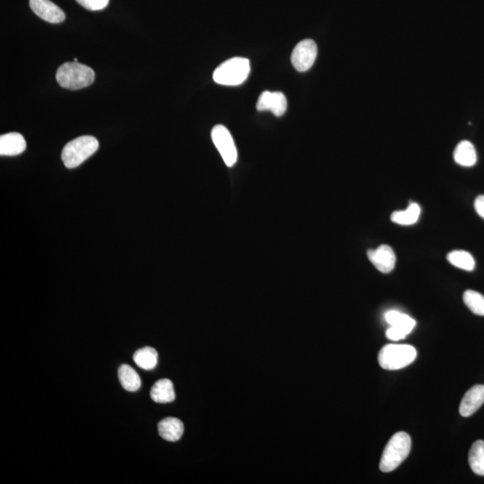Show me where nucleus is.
Here are the masks:
<instances>
[{
  "mask_svg": "<svg viewBox=\"0 0 484 484\" xmlns=\"http://www.w3.org/2000/svg\"><path fill=\"white\" fill-rule=\"evenodd\" d=\"M26 142L19 133H8L0 136V155L15 156L26 151Z\"/></svg>",
  "mask_w": 484,
  "mask_h": 484,
  "instance_id": "12",
  "label": "nucleus"
},
{
  "mask_svg": "<svg viewBox=\"0 0 484 484\" xmlns=\"http://www.w3.org/2000/svg\"><path fill=\"white\" fill-rule=\"evenodd\" d=\"M463 300L465 305L471 312L478 316H484V296L478 291L467 290L465 291Z\"/></svg>",
  "mask_w": 484,
  "mask_h": 484,
  "instance_id": "22",
  "label": "nucleus"
},
{
  "mask_svg": "<svg viewBox=\"0 0 484 484\" xmlns=\"http://www.w3.org/2000/svg\"><path fill=\"white\" fill-rule=\"evenodd\" d=\"M316 54H318V47L314 40H303L298 43L291 54V64L299 72H305L314 64Z\"/></svg>",
  "mask_w": 484,
  "mask_h": 484,
  "instance_id": "7",
  "label": "nucleus"
},
{
  "mask_svg": "<svg viewBox=\"0 0 484 484\" xmlns=\"http://www.w3.org/2000/svg\"><path fill=\"white\" fill-rule=\"evenodd\" d=\"M385 318L391 327H395L398 330H402L403 333L408 336L414 330L417 325V321L411 316L403 314V313L396 312V310H390L385 314Z\"/></svg>",
  "mask_w": 484,
  "mask_h": 484,
  "instance_id": "16",
  "label": "nucleus"
},
{
  "mask_svg": "<svg viewBox=\"0 0 484 484\" xmlns=\"http://www.w3.org/2000/svg\"><path fill=\"white\" fill-rule=\"evenodd\" d=\"M212 140L217 150L222 155L226 166L232 167L237 161L238 153L234 138L229 130L223 125H216L211 133Z\"/></svg>",
  "mask_w": 484,
  "mask_h": 484,
  "instance_id": "6",
  "label": "nucleus"
},
{
  "mask_svg": "<svg viewBox=\"0 0 484 484\" xmlns=\"http://www.w3.org/2000/svg\"><path fill=\"white\" fill-rule=\"evenodd\" d=\"M468 461L471 471L478 476H484V442L477 440L471 446Z\"/></svg>",
  "mask_w": 484,
  "mask_h": 484,
  "instance_id": "18",
  "label": "nucleus"
},
{
  "mask_svg": "<svg viewBox=\"0 0 484 484\" xmlns=\"http://www.w3.org/2000/svg\"><path fill=\"white\" fill-rule=\"evenodd\" d=\"M368 257L375 268L383 274H389L396 266V254L389 245H381L376 250L368 251Z\"/></svg>",
  "mask_w": 484,
  "mask_h": 484,
  "instance_id": "9",
  "label": "nucleus"
},
{
  "mask_svg": "<svg viewBox=\"0 0 484 484\" xmlns=\"http://www.w3.org/2000/svg\"><path fill=\"white\" fill-rule=\"evenodd\" d=\"M30 7L40 18L49 23L60 24L66 18L63 10L51 0H30Z\"/></svg>",
  "mask_w": 484,
  "mask_h": 484,
  "instance_id": "8",
  "label": "nucleus"
},
{
  "mask_svg": "<svg viewBox=\"0 0 484 484\" xmlns=\"http://www.w3.org/2000/svg\"><path fill=\"white\" fill-rule=\"evenodd\" d=\"M483 403L484 386L483 385H476V386L471 387L465 393L460 406H459V412L462 417H469L483 405Z\"/></svg>",
  "mask_w": 484,
  "mask_h": 484,
  "instance_id": "11",
  "label": "nucleus"
},
{
  "mask_svg": "<svg viewBox=\"0 0 484 484\" xmlns=\"http://www.w3.org/2000/svg\"><path fill=\"white\" fill-rule=\"evenodd\" d=\"M474 209L482 218L484 219V195H479L476 197V201H474Z\"/></svg>",
  "mask_w": 484,
  "mask_h": 484,
  "instance_id": "25",
  "label": "nucleus"
},
{
  "mask_svg": "<svg viewBox=\"0 0 484 484\" xmlns=\"http://www.w3.org/2000/svg\"><path fill=\"white\" fill-rule=\"evenodd\" d=\"M95 79V71L79 62H67L58 68L56 79L61 88L79 90L91 86Z\"/></svg>",
  "mask_w": 484,
  "mask_h": 484,
  "instance_id": "1",
  "label": "nucleus"
},
{
  "mask_svg": "<svg viewBox=\"0 0 484 484\" xmlns=\"http://www.w3.org/2000/svg\"><path fill=\"white\" fill-rule=\"evenodd\" d=\"M454 159L459 166L471 167L476 163L477 154L476 148L469 141L459 143L454 152Z\"/></svg>",
  "mask_w": 484,
  "mask_h": 484,
  "instance_id": "15",
  "label": "nucleus"
},
{
  "mask_svg": "<svg viewBox=\"0 0 484 484\" xmlns=\"http://www.w3.org/2000/svg\"><path fill=\"white\" fill-rule=\"evenodd\" d=\"M449 262L455 268L465 270V271H473L476 268V261L474 257L469 252L465 250H454L448 254Z\"/></svg>",
  "mask_w": 484,
  "mask_h": 484,
  "instance_id": "21",
  "label": "nucleus"
},
{
  "mask_svg": "<svg viewBox=\"0 0 484 484\" xmlns=\"http://www.w3.org/2000/svg\"><path fill=\"white\" fill-rule=\"evenodd\" d=\"M421 215V207L417 203L411 204L408 209L396 211L391 215V221L400 225H412L417 223Z\"/></svg>",
  "mask_w": 484,
  "mask_h": 484,
  "instance_id": "19",
  "label": "nucleus"
},
{
  "mask_svg": "<svg viewBox=\"0 0 484 484\" xmlns=\"http://www.w3.org/2000/svg\"><path fill=\"white\" fill-rule=\"evenodd\" d=\"M158 430L163 439L167 442H175L182 437L184 433V425L179 419L168 417L160 421L158 424Z\"/></svg>",
  "mask_w": 484,
  "mask_h": 484,
  "instance_id": "13",
  "label": "nucleus"
},
{
  "mask_svg": "<svg viewBox=\"0 0 484 484\" xmlns=\"http://www.w3.org/2000/svg\"><path fill=\"white\" fill-rule=\"evenodd\" d=\"M386 334L389 339L392 341H399L403 339L406 334L402 330L395 327H391L387 330Z\"/></svg>",
  "mask_w": 484,
  "mask_h": 484,
  "instance_id": "24",
  "label": "nucleus"
},
{
  "mask_svg": "<svg viewBox=\"0 0 484 484\" xmlns=\"http://www.w3.org/2000/svg\"><path fill=\"white\" fill-rule=\"evenodd\" d=\"M133 359L138 367L144 369V370L151 371L157 364L158 353L156 350L152 348V347H144V348L136 350Z\"/></svg>",
  "mask_w": 484,
  "mask_h": 484,
  "instance_id": "20",
  "label": "nucleus"
},
{
  "mask_svg": "<svg viewBox=\"0 0 484 484\" xmlns=\"http://www.w3.org/2000/svg\"><path fill=\"white\" fill-rule=\"evenodd\" d=\"M119 378L121 386L123 389L129 391V392H135L140 389L141 380L134 369L131 366L123 364L119 369Z\"/></svg>",
  "mask_w": 484,
  "mask_h": 484,
  "instance_id": "17",
  "label": "nucleus"
},
{
  "mask_svg": "<svg viewBox=\"0 0 484 484\" xmlns=\"http://www.w3.org/2000/svg\"><path fill=\"white\" fill-rule=\"evenodd\" d=\"M74 62H77V58H74Z\"/></svg>",
  "mask_w": 484,
  "mask_h": 484,
  "instance_id": "26",
  "label": "nucleus"
},
{
  "mask_svg": "<svg viewBox=\"0 0 484 484\" xmlns=\"http://www.w3.org/2000/svg\"><path fill=\"white\" fill-rule=\"evenodd\" d=\"M98 148L99 142L95 136H79L65 145L61 154L62 161L67 168H76L92 156Z\"/></svg>",
  "mask_w": 484,
  "mask_h": 484,
  "instance_id": "3",
  "label": "nucleus"
},
{
  "mask_svg": "<svg viewBox=\"0 0 484 484\" xmlns=\"http://www.w3.org/2000/svg\"><path fill=\"white\" fill-rule=\"evenodd\" d=\"M412 440L408 433H397L391 437L385 448L380 463V470L389 473L396 469L410 454Z\"/></svg>",
  "mask_w": 484,
  "mask_h": 484,
  "instance_id": "2",
  "label": "nucleus"
},
{
  "mask_svg": "<svg viewBox=\"0 0 484 484\" xmlns=\"http://www.w3.org/2000/svg\"><path fill=\"white\" fill-rule=\"evenodd\" d=\"M417 356V349L409 344H387L378 353V360L384 370L396 371L408 367Z\"/></svg>",
  "mask_w": 484,
  "mask_h": 484,
  "instance_id": "4",
  "label": "nucleus"
},
{
  "mask_svg": "<svg viewBox=\"0 0 484 484\" xmlns=\"http://www.w3.org/2000/svg\"><path fill=\"white\" fill-rule=\"evenodd\" d=\"M257 108L259 111H272L276 117H281L287 111V98L281 92H264L259 96Z\"/></svg>",
  "mask_w": 484,
  "mask_h": 484,
  "instance_id": "10",
  "label": "nucleus"
},
{
  "mask_svg": "<svg viewBox=\"0 0 484 484\" xmlns=\"http://www.w3.org/2000/svg\"><path fill=\"white\" fill-rule=\"evenodd\" d=\"M151 398L155 403H166L175 399V387L172 381L163 378L155 382L150 392Z\"/></svg>",
  "mask_w": 484,
  "mask_h": 484,
  "instance_id": "14",
  "label": "nucleus"
},
{
  "mask_svg": "<svg viewBox=\"0 0 484 484\" xmlns=\"http://www.w3.org/2000/svg\"><path fill=\"white\" fill-rule=\"evenodd\" d=\"M76 1L88 10L98 11L106 8L110 0H76Z\"/></svg>",
  "mask_w": 484,
  "mask_h": 484,
  "instance_id": "23",
  "label": "nucleus"
},
{
  "mask_svg": "<svg viewBox=\"0 0 484 484\" xmlns=\"http://www.w3.org/2000/svg\"><path fill=\"white\" fill-rule=\"evenodd\" d=\"M250 72V60L232 58L223 62L213 73V80L219 85L239 86L245 82Z\"/></svg>",
  "mask_w": 484,
  "mask_h": 484,
  "instance_id": "5",
  "label": "nucleus"
}]
</instances>
